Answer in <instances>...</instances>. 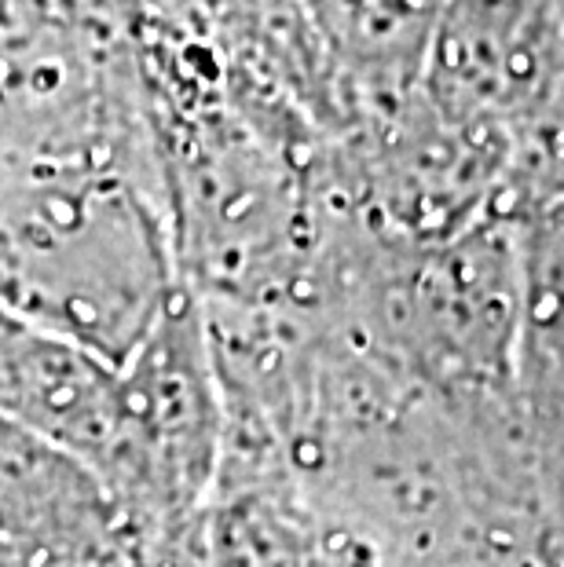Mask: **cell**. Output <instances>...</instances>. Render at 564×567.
<instances>
[{
  "label": "cell",
  "instance_id": "obj_3",
  "mask_svg": "<svg viewBox=\"0 0 564 567\" xmlns=\"http://www.w3.org/2000/svg\"><path fill=\"white\" fill-rule=\"evenodd\" d=\"M4 319H8V311H4V308H0V326H4Z\"/></svg>",
  "mask_w": 564,
  "mask_h": 567
},
{
  "label": "cell",
  "instance_id": "obj_2",
  "mask_svg": "<svg viewBox=\"0 0 564 567\" xmlns=\"http://www.w3.org/2000/svg\"><path fill=\"white\" fill-rule=\"evenodd\" d=\"M448 0H301L316 41L375 100H400L422 74Z\"/></svg>",
  "mask_w": 564,
  "mask_h": 567
},
{
  "label": "cell",
  "instance_id": "obj_1",
  "mask_svg": "<svg viewBox=\"0 0 564 567\" xmlns=\"http://www.w3.org/2000/svg\"><path fill=\"white\" fill-rule=\"evenodd\" d=\"M187 286L154 140L0 176V308L125 367Z\"/></svg>",
  "mask_w": 564,
  "mask_h": 567
}]
</instances>
